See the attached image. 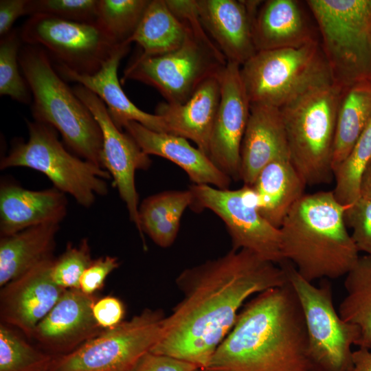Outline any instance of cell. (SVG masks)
<instances>
[{
    "mask_svg": "<svg viewBox=\"0 0 371 371\" xmlns=\"http://www.w3.org/2000/svg\"><path fill=\"white\" fill-rule=\"evenodd\" d=\"M253 38L257 52L319 42L301 3L295 0L262 3L254 19Z\"/></svg>",
    "mask_w": 371,
    "mask_h": 371,
    "instance_id": "cb8c5ba5",
    "label": "cell"
},
{
    "mask_svg": "<svg viewBox=\"0 0 371 371\" xmlns=\"http://www.w3.org/2000/svg\"><path fill=\"white\" fill-rule=\"evenodd\" d=\"M92 260L87 238L76 245L68 243L65 251L53 261L52 278L56 284L64 289H79L80 279Z\"/></svg>",
    "mask_w": 371,
    "mask_h": 371,
    "instance_id": "e575fe53",
    "label": "cell"
},
{
    "mask_svg": "<svg viewBox=\"0 0 371 371\" xmlns=\"http://www.w3.org/2000/svg\"><path fill=\"white\" fill-rule=\"evenodd\" d=\"M27 142L17 141L0 162V168H29L44 174L54 187L71 195L77 203L90 207L96 196L109 191L111 177L104 168L79 158L66 150L53 127L27 122Z\"/></svg>",
    "mask_w": 371,
    "mask_h": 371,
    "instance_id": "9c48e42d",
    "label": "cell"
},
{
    "mask_svg": "<svg viewBox=\"0 0 371 371\" xmlns=\"http://www.w3.org/2000/svg\"><path fill=\"white\" fill-rule=\"evenodd\" d=\"M19 31L25 45L41 47L55 63L81 74L96 73L120 45L97 22L47 14L30 16Z\"/></svg>",
    "mask_w": 371,
    "mask_h": 371,
    "instance_id": "4fadbf2b",
    "label": "cell"
},
{
    "mask_svg": "<svg viewBox=\"0 0 371 371\" xmlns=\"http://www.w3.org/2000/svg\"><path fill=\"white\" fill-rule=\"evenodd\" d=\"M73 90L87 106L102 133L100 161L113 179V185L126 204L130 220L142 237L139 219V196L135 182V172L147 170L152 161L133 138L124 133L112 120L105 104L92 91L77 84Z\"/></svg>",
    "mask_w": 371,
    "mask_h": 371,
    "instance_id": "5bb4252c",
    "label": "cell"
},
{
    "mask_svg": "<svg viewBox=\"0 0 371 371\" xmlns=\"http://www.w3.org/2000/svg\"><path fill=\"white\" fill-rule=\"evenodd\" d=\"M240 68L227 63L221 74V100L208 151L213 163L236 181L240 180V148L251 107Z\"/></svg>",
    "mask_w": 371,
    "mask_h": 371,
    "instance_id": "9a60e30c",
    "label": "cell"
},
{
    "mask_svg": "<svg viewBox=\"0 0 371 371\" xmlns=\"http://www.w3.org/2000/svg\"><path fill=\"white\" fill-rule=\"evenodd\" d=\"M0 42V95L25 104L31 100L30 89L19 71V54L22 40L16 29L1 37Z\"/></svg>",
    "mask_w": 371,
    "mask_h": 371,
    "instance_id": "836d02e7",
    "label": "cell"
},
{
    "mask_svg": "<svg viewBox=\"0 0 371 371\" xmlns=\"http://www.w3.org/2000/svg\"><path fill=\"white\" fill-rule=\"evenodd\" d=\"M342 89L333 83L317 87L280 109L289 159L306 186L334 177L333 149Z\"/></svg>",
    "mask_w": 371,
    "mask_h": 371,
    "instance_id": "5b68a950",
    "label": "cell"
},
{
    "mask_svg": "<svg viewBox=\"0 0 371 371\" xmlns=\"http://www.w3.org/2000/svg\"><path fill=\"white\" fill-rule=\"evenodd\" d=\"M221 74L204 80L185 102H161L155 111L168 133L190 139L207 156L221 100Z\"/></svg>",
    "mask_w": 371,
    "mask_h": 371,
    "instance_id": "603a6c76",
    "label": "cell"
},
{
    "mask_svg": "<svg viewBox=\"0 0 371 371\" xmlns=\"http://www.w3.org/2000/svg\"><path fill=\"white\" fill-rule=\"evenodd\" d=\"M125 307L122 302L113 296L97 300L93 306V315L103 330L115 327L123 322Z\"/></svg>",
    "mask_w": 371,
    "mask_h": 371,
    "instance_id": "f35d334b",
    "label": "cell"
},
{
    "mask_svg": "<svg viewBox=\"0 0 371 371\" xmlns=\"http://www.w3.org/2000/svg\"><path fill=\"white\" fill-rule=\"evenodd\" d=\"M67 211L66 194L54 187L36 191L12 183L1 184V236L38 225L60 224Z\"/></svg>",
    "mask_w": 371,
    "mask_h": 371,
    "instance_id": "44dd1931",
    "label": "cell"
},
{
    "mask_svg": "<svg viewBox=\"0 0 371 371\" xmlns=\"http://www.w3.org/2000/svg\"><path fill=\"white\" fill-rule=\"evenodd\" d=\"M285 270L303 313L308 355L314 371H348L352 364V345L359 339V328L343 319L334 307L327 282L317 286L302 277L285 260Z\"/></svg>",
    "mask_w": 371,
    "mask_h": 371,
    "instance_id": "30bf717a",
    "label": "cell"
},
{
    "mask_svg": "<svg viewBox=\"0 0 371 371\" xmlns=\"http://www.w3.org/2000/svg\"><path fill=\"white\" fill-rule=\"evenodd\" d=\"M261 2L196 0L201 25L227 63L242 66L257 52L253 23Z\"/></svg>",
    "mask_w": 371,
    "mask_h": 371,
    "instance_id": "e0dca14e",
    "label": "cell"
},
{
    "mask_svg": "<svg viewBox=\"0 0 371 371\" xmlns=\"http://www.w3.org/2000/svg\"><path fill=\"white\" fill-rule=\"evenodd\" d=\"M333 83L371 82V0H308Z\"/></svg>",
    "mask_w": 371,
    "mask_h": 371,
    "instance_id": "8992f818",
    "label": "cell"
},
{
    "mask_svg": "<svg viewBox=\"0 0 371 371\" xmlns=\"http://www.w3.org/2000/svg\"><path fill=\"white\" fill-rule=\"evenodd\" d=\"M119 266L118 259L114 256H105L93 260L80 279L79 289L93 295L102 288L106 277Z\"/></svg>",
    "mask_w": 371,
    "mask_h": 371,
    "instance_id": "74e56055",
    "label": "cell"
},
{
    "mask_svg": "<svg viewBox=\"0 0 371 371\" xmlns=\"http://www.w3.org/2000/svg\"><path fill=\"white\" fill-rule=\"evenodd\" d=\"M185 25L188 34L181 47L159 56L139 54L124 69L122 83L143 82L156 89L168 103L181 104L204 80L220 75L227 61L201 23Z\"/></svg>",
    "mask_w": 371,
    "mask_h": 371,
    "instance_id": "ba28073f",
    "label": "cell"
},
{
    "mask_svg": "<svg viewBox=\"0 0 371 371\" xmlns=\"http://www.w3.org/2000/svg\"><path fill=\"white\" fill-rule=\"evenodd\" d=\"M54 260V257L44 260L1 287V323L15 326L32 338L36 326L66 290L52 278Z\"/></svg>",
    "mask_w": 371,
    "mask_h": 371,
    "instance_id": "2e32d148",
    "label": "cell"
},
{
    "mask_svg": "<svg viewBox=\"0 0 371 371\" xmlns=\"http://www.w3.org/2000/svg\"><path fill=\"white\" fill-rule=\"evenodd\" d=\"M346 226L359 251L371 256V201L363 198L348 205L344 213Z\"/></svg>",
    "mask_w": 371,
    "mask_h": 371,
    "instance_id": "8d00e7d4",
    "label": "cell"
},
{
    "mask_svg": "<svg viewBox=\"0 0 371 371\" xmlns=\"http://www.w3.org/2000/svg\"><path fill=\"white\" fill-rule=\"evenodd\" d=\"M204 370L314 371L303 313L289 282L244 306Z\"/></svg>",
    "mask_w": 371,
    "mask_h": 371,
    "instance_id": "7a4b0ae2",
    "label": "cell"
},
{
    "mask_svg": "<svg viewBox=\"0 0 371 371\" xmlns=\"http://www.w3.org/2000/svg\"><path fill=\"white\" fill-rule=\"evenodd\" d=\"M371 121V82L342 91L338 108L333 149V171L348 156Z\"/></svg>",
    "mask_w": 371,
    "mask_h": 371,
    "instance_id": "f1b7e54d",
    "label": "cell"
},
{
    "mask_svg": "<svg viewBox=\"0 0 371 371\" xmlns=\"http://www.w3.org/2000/svg\"><path fill=\"white\" fill-rule=\"evenodd\" d=\"M199 368L193 363L149 352L132 371H194Z\"/></svg>",
    "mask_w": 371,
    "mask_h": 371,
    "instance_id": "ab89813d",
    "label": "cell"
},
{
    "mask_svg": "<svg viewBox=\"0 0 371 371\" xmlns=\"http://www.w3.org/2000/svg\"><path fill=\"white\" fill-rule=\"evenodd\" d=\"M346 295L338 308L341 317L360 333L359 348L371 350V256L359 257L346 275Z\"/></svg>",
    "mask_w": 371,
    "mask_h": 371,
    "instance_id": "f546056e",
    "label": "cell"
},
{
    "mask_svg": "<svg viewBox=\"0 0 371 371\" xmlns=\"http://www.w3.org/2000/svg\"><path fill=\"white\" fill-rule=\"evenodd\" d=\"M129 48V44L119 45L100 70L92 75L78 74L58 63L54 64V67L65 80L84 86L106 104L112 120L120 130L126 122L134 121L152 131L168 133L161 117L138 108L128 98L120 84L118 67Z\"/></svg>",
    "mask_w": 371,
    "mask_h": 371,
    "instance_id": "d6986e66",
    "label": "cell"
},
{
    "mask_svg": "<svg viewBox=\"0 0 371 371\" xmlns=\"http://www.w3.org/2000/svg\"><path fill=\"white\" fill-rule=\"evenodd\" d=\"M280 157H289L280 109L265 104H251L240 148V180L251 187L260 170Z\"/></svg>",
    "mask_w": 371,
    "mask_h": 371,
    "instance_id": "7402d4cb",
    "label": "cell"
},
{
    "mask_svg": "<svg viewBox=\"0 0 371 371\" xmlns=\"http://www.w3.org/2000/svg\"><path fill=\"white\" fill-rule=\"evenodd\" d=\"M95 295L80 289H66L49 313L39 322L32 338L49 352L67 354L104 330L93 315Z\"/></svg>",
    "mask_w": 371,
    "mask_h": 371,
    "instance_id": "ac0fdd59",
    "label": "cell"
},
{
    "mask_svg": "<svg viewBox=\"0 0 371 371\" xmlns=\"http://www.w3.org/2000/svg\"><path fill=\"white\" fill-rule=\"evenodd\" d=\"M27 0L0 1V35L4 36L12 30L16 19L27 14Z\"/></svg>",
    "mask_w": 371,
    "mask_h": 371,
    "instance_id": "60d3db41",
    "label": "cell"
},
{
    "mask_svg": "<svg viewBox=\"0 0 371 371\" xmlns=\"http://www.w3.org/2000/svg\"><path fill=\"white\" fill-rule=\"evenodd\" d=\"M195 212L209 210L225 223L234 249H246L261 258L280 265L284 260L281 232L260 213L250 186L221 190L208 185L191 186Z\"/></svg>",
    "mask_w": 371,
    "mask_h": 371,
    "instance_id": "7c38bea8",
    "label": "cell"
},
{
    "mask_svg": "<svg viewBox=\"0 0 371 371\" xmlns=\"http://www.w3.org/2000/svg\"><path fill=\"white\" fill-rule=\"evenodd\" d=\"M140 148L148 155H157L177 164L196 185H208L229 189L232 179L220 170L197 147L192 146L187 139L167 133L152 131L141 124L129 121L123 128Z\"/></svg>",
    "mask_w": 371,
    "mask_h": 371,
    "instance_id": "ffe728a7",
    "label": "cell"
},
{
    "mask_svg": "<svg viewBox=\"0 0 371 371\" xmlns=\"http://www.w3.org/2000/svg\"><path fill=\"white\" fill-rule=\"evenodd\" d=\"M305 186L289 158L280 157L260 170L251 188L261 215L280 228L291 208L304 195Z\"/></svg>",
    "mask_w": 371,
    "mask_h": 371,
    "instance_id": "d4e9b609",
    "label": "cell"
},
{
    "mask_svg": "<svg viewBox=\"0 0 371 371\" xmlns=\"http://www.w3.org/2000/svg\"><path fill=\"white\" fill-rule=\"evenodd\" d=\"M370 161L371 121L346 158L333 171L335 187L333 192L341 204L349 205L360 198L361 177Z\"/></svg>",
    "mask_w": 371,
    "mask_h": 371,
    "instance_id": "4dcf8cb0",
    "label": "cell"
},
{
    "mask_svg": "<svg viewBox=\"0 0 371 371\" xmlns=\"http://www.w3.org/2000/svg\"><path fill=\"white\" fill-rule=\"evenodd\" d=\"M348 205L333 191L304 194L291 208L280 227L284 260L313 282L346 276L359 258L344 221Z\"/></svg>",
    "mask_w": 371,
    "mask_h": 371,
    "instance_id": "3957f363",
    "label": "cell"
},
{
    "mask_svg": "<svg viewBox=\"0 0 371 371\" xmlns=\"http://www.w3.org/2000/svg\"><path fill=\"white\" fill-rule=\"evenodd\" d=\"M166 317L161 310L146 308L54 357L47 371H132L161 339Z\"/></svg>",
    "mask_w": 371,
    "mask_h": 371,
    "instance_id": "8fae6325",
    "label": "cell"
},
{
    "mask_svg": "<svg viewBox=\"0 0 371 371\" xmlns=\"http://www.w3.org/2000/svg\"><path fill=\"white\" fill-rule=\"evenodd\" d=\"M188 34V27L172 12L166 0H150L128 43H137L142 56H159L181 47Z\"/></svg>",
    "mask_w": 371,
    "mask_h": 371,
    "instance_id": "83f0119b",
    "label": "cell"
},
{
    "mask_svg": "<svg viewBox=\"0 0 371 371\" xmlns=\"http://www.w3.org/2000/svg\"><path fill=\"white\" fill-rule=\"evenodd\" d=\"M194 371H208V370H204V369L199 368V369H196V370H194Z\"/></svg>",
    "mask_w": 371,
    "mask_h": 371,
    "instance_id": "ee69618b",
    "label": "cell"
},
{
    "mask_svg": "<svg viewBox=\"0 0 371 371\" xmlns=\"http://www.w3.org/2000/svg\"><path fill=\"white\" fill-rule=\"evenodd\" d=\"M348 371H371V350L359 348L353 351L352 364Z\"/></svg>",
    "mask_w": 371,
    "mask_h": 371,
    "instance_id": "b9f144b4",
    "label": "cell"
},
{
    "mask_svg": "<svg viewBox=\"0 0 371 371\" xmlns=\"http://www.w3.org/2000/svg\"><path fill=\"white\" fill-rule=\"evenodd\" d=\"M54 357L22 339L7 324H0V371H47Z\"/></svg>",
    "mask_w": 371,
    "mask_h": 371,
    "instance_id": "d6a6232c",
    "label": "cell"
},
{
    "mask_svg": "<svg viewBox=\"0 0 371 371\" xmlns=\"http://www.w3.org/2000/svg\"><path fill=\"white\" fill-rule=\"evenodd\" d=\"M59 223L33 226L0 240V286L53 257Z\"/></svg>",
    "mask_w": 371,
    "mask_h": 371,
    "instance_id": "484cf974",
    "label": "cell"
},
{
    "mask_svg": "<svg viewBox=\"0 0 371 371\" xmlns=\"http://www.w3.org/2000/svg\"><path fill=\"white\" fill-rule=\"evenodd\" d=\"M19 62L32 95L35 121L53 127L78 157L102 168L100 127L58 74L49 54L41 47L25 45L21 47Z\"/></svg>",
    "mask_w": 371,
    "mask_h": 371,
    "instance_id": "277c9868",
    "label": "cell"
},
{
    "mask_svg": "<svg viewBox=\"0 0 371 371\" xmlns=\"http://www.w3.org/2000/svg\"><path fill=\"white\" fill-rule=\"evenodd\" d=\"M193 196L190 189L166 190L144 199L139 205L140 229L159 247L167 248L175 242L181 219Z\"/></svg>",
    "mask_w": 371,
    "mask_h": 371,
    "instance_id": "4316f807",
    "label": "cell"
},
{
    "mask_svg": "<svg viewBox=\"0 0 371 371\" xmlns=\"http://www.w3.org/2000/svg\"><path fill=\"white\" fill-rule=\"evenodd\" d=\"M150 1L99 0L97 23L117 44H128Z\"/></svg>",
    "mask_w": 371,
    "mask_h": 371,
    "instance_id": "1f68e13d",
    "label": "cell"
},
{
    "mask_svg": "<svg viewBox=\"0 0 371 371\" xmlns=\"http://www.w3.org/2000/svg\"><path fill=\"white\" fill-rule=\"evenodd\" d=\"M240 70L250 104L278 109L333 83L319 41L298 48L258 51Z\"/></svg>",
    "mask_w": 371,
    "mask_h": 371,
    "instance_id": "52a82bcc",
    "label": "cell"
},
{
    "mask_svg": "<svg viewBox=\"0 0 371 371\" xmlns=\"http://www.w3.org/2000/svg\"><path fill=\"white\" fill-rule=\"evenodd\" d=\"M289 282L284 268L246 249L184 269L176 283L181 300L166 317L151 352L205 369L251 295Z\"/></svg>",
    "mask_w": 371,
    "mask_h": 371,
    "instance_id": "6da1fadb",
    "label": "cell"
},
{
    "mask_svg": "<svg viewBox=\"0 0 371 371\" xmlns=\"http://www.w3.org/2000/svg\"><path fill=\"white\" fill-rule=\"evenodd\" d=\"M99 0H27V14H47L77 22L95 23Z\"/></svg>",
    "mask_w": 371,
    "mask_h": 371,
    "instance_id": "d590c367",
    "label": "cell"
},
{
    "mask_svg": "<svg viewBox=\"0 0 371 371\" xmlns=\"http://www.w3.org/2000/svg\"><path fill=\"white\" fill-rule=\"evenodd\" d=\"M359 194L361 198L371 201V161L361 177Z\"/></svg>",
    "mask_w": 371,
    "mask_h": 371,
    "instance_id": "7bdbcfd3",
    "label": "cell"
}]
</instances>
